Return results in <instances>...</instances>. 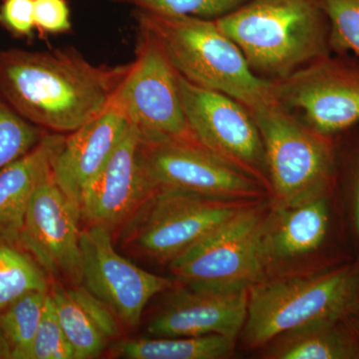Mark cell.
<instances>
[{
    "instance_id": "1",
    "label": "cell",
    "mask_w": 359,
    "mask_h": 359,
    "mask_svg": "<svg viewBox=\"0 0 359 359\" xmlns=\"http://www.w3.org/2000/svg\"><path fill=\"white\" fill-rule=\"evenodd\" d=\"M129 65H96L73 49L0 52V97L51 133L70 134L103 112Z\"/></svg>"
},
{
    "instance_id": "2",
    "label": "cell",
    "mask_w": 359,
    "mask_h": 359,
    "mask_svg": "<svg viewBox=\"0 0 359 359\" xmlns=\"http://www.w3.org/2000/svg\"><path fill=\"white\" fill-rule=\"evenodd\" d=\"M134 18L138 30L154 40L174 70L191 83L226 94L250 114L278 103L271 81L250 69L216 20L139 9Z\"/></svg>"
},
{
    "instance_id": "3",
    "label": "cell",
    "mask_w": 359,
    "mask_h": 359,
    "mask_svg": "<svg viewBox=\"0 0 359 359\" xmlns=\"http://www.w3.org/2000/svg\"><path fill=\"white\" fill-rule=\"evenodd\" d=\"M257 76H289L332 53L320 0H249L216 20Z\"/></svg>"
},
{
    "instance_id": "4",
    "label": "cell",
    "mask_w": 359,
    "mask_h": 359,
    "mask_svg": "<svg viewBox=\"0 0 359 359\" xmlns=\"http://www.w3.org/2000/svg\"><path fill=\"white\" fill-rule=\"evenodd\" d=\"M356 264L346 263L313 275L259 282L249 292L245 344L263 346L313 323L339 321L356 306Z\"/></svg>"
},
{
    "instance_id": "5",
    "label": "cell",
    "mask_w": 359,
    "mask_h": 359,
    "mask_svg": "<svg viewBox=\"0 0 359 359\" xmlns=\"http://www.w3.org/2000/svg\"><path fill=\"white\" fill-rule=\"evenodd\" d=\"M252 116L263 138L269 188L280 209L334 192L335 137L316 131L278 103Z\"/></svg>"
},
{
    "instance_id": "6",
    "label": "cell",
    "mask_w": 359,
    "mask_h": 359,
    "mask_svg": "<svg viewBox=\"0 0 359 359\" xmlns=\"http://www.w3.org/2000/svg\"><path fill=\"white\" fill-rule=\"evenodd\" d=\"M264 205L249 204L170 262L189 287L250 290L264 275L266 226Z\"/></svg>"
},
{
    "instance_id": "7",
    "label": "cell",
    "mask_w": 359,
    "mask_h": 359,
    "mask_svg": "<svg viewBox=\"0 0 359 359\" xmlns=\"http://www.w3.org/2000/svg\"><path fill=\"white\" fill-rule=\"evenodd\" d=\"M245 202L157 189L123 224L122 244L170 263L249 205Z\"/></svg>"
},
{
    "instance_id": "8",
    "label": "cell",
    "mask_w": 359,
    "mask_h": 359,
    "mask_svg": "<svg viewBox=\"0 0 359 359\" xmlns=\"http://www.w3.org/2000/svg\"><path fill=\"white\" fill-rule=\"evenodd\" d=\"M113 101L142 140H194L182 102L178 74L147 33L138 30L133 62Z\"/></svg>"
},
{
    "instance_id": "9",
    "label": "cell",
    "mask_w": 359,
    "mask_h": 359,
    "mask_svg": "<svg viewBox=\"0 0 359 359\" xmlns=\"http://www.w3.org/2000/svg\"><path fill=\"white\" fill-rule=\"evenodd\" d=\"M269 81L276 102L320 133L337 137L359 125L358 57L332 53Z\"/></svg>"
},
{
    "instance_id": "10",
    "label": "cell",
    "mask_w": 359,
    "mask_h": 359,
    "mask_svg": "<svg viewBox=\"0 0 359 359\" xmlns=\"http://www.w3.org/2000/svg\"><path fill=\"white\" fill-rule=\"evenodd\" d=\"M178 84L194 140L269 188L263 138L247 108L226 94L197 86L179 74Z\"/></svg>"
},
{
    "instance_id": "11",
    "label": "cell",
    "mask_w": 359,
    "mask_h": 359,
    "mask_svg": "<svg viewBox=\"0 0 359 359\" xmlns=\"http://www.w3.org/2000/svg\"><path fill=\"white\" fill-rule=\"evenodd\" d=\"M141 153L155 190L173 189L233 201L256 200L264 192L266 186L259 180L195 140L141 139Z\"/></svg>"
},
{
    "instance_id": "12",
    "label": "cell",
    "mask_w": 359,
    "mask_h": 359,
    "mask_svg": "<svg viewBox=\"0 0 359 359\" xmlns=\"http://www.w3.org/2000/svg\"><path fill=\"white\" fill-rule=\"evenodd\" d=\"M83 276L82 285L107 304L129 327L140 323L148 302L171 289L173 282L149 273L118 254L111 231L96 224L80 233Z\"/></svg>"
},
{
    "instance_id": "13",
    "label": "cell",
    "mask_w": 359,
    "mask_h": 359,
    "mask_svg": "<svg viewBox=\"0 0 359 359\" xmlns=\"http://www.w3.org/2000/svg\"><path fill=\"white\" fill-rule=\"evenodd\" d=\"M81 214L49 174L33 194L18 242L39 262L49 278L82 285L80 245Z\"/></svg>"
},
{
    "instance_id": "14",
    "label": "cell",
    "mask_w": 359,
    "mask_h": 359,
    "mask_svg": "<svg viewBox=\"0 0 359 359\" xmlns=\"http://www.w3.org/2000/svg\"><path fill=\"white\" fill-rule=\"evenodd\" d=\"M154 191L142 158L140 135L129 124L110 159L85 189L81 219L114 230L126 223Z\"/></svg>"
},
{
    "instance_id": "15",
    "label": "cell",
    "mask_w": 359,
    "mask_h": 359,
    "mask_svg": "<svg viewBox=\"0 0 359 359\" xmlns=\"http://www.w3.org/2000/svg\"><path fill=\"white\" fill-rule=\"evenodd\" d=\"M250 290L189 287L170 299L149 323L155 337L219 334L237 339L247 320Z\"/></svg>"
},
{
    "instance_id": "16",
    "label": "cell",
    "mask_w": 359,
    "mask_h": 359,
    "mask_svg": "<svg viewBox=\"0 0 359 359\" xmlns=\"http://www.w3.org/2000/svg\"><path fill=\"white\" fill-rule=\"evenodd\" d=\"M128 127L112 100L103 112L66 137L52 164V177L79 211L85 189L105 166Z\"/></svg>"
},
{
    "instance_id": "17",
    "label": "cell",
    "mask_w": 359,
    "mask_h": 359,
    "mask_svg": "<svg viewBox=\"0 0 359 359\" xmlns=\"http://www.w3.org/2000/svg\"><path fill=\"white\" fill-rule=\"evenodd\" d=\"M65 134L46 133L36 147L0 170V237L18 238L39 184L52 172Z\"/></svg>"
},
{
    "instance_id": "18",
    "label": "cell",
    "mask_w": 359,
    "mask_h": 359,
    "mask_svg": "<svg viewBox=\"0 0 359 359\" xmlns=\"http://www.w3.org/2000/svg\"><path fill=\"white\" fill-rule=\"evenodd\" d=\"M334 192L294 207L280 208L282 216L273 228H269V222L266 226V257L271 255L280 259L306 256L328 245L334 231Z\"/></svg>"
},
{
    "instance_id": "19",
    "label": "cell",
    "mask_w": 359,
    "mask_h": 359,
    "mask_svg": "<svg viewBox=\"0 0 359 359\" xmlns=\"http://www.w3.org/2000/svg\"><path fill=\"white\" fill-rule=\"evenodd\" d=\"M269 353L276 359H359V346L344 321H323L280 335Z\"/></svg>"
},
{
    "instance_id": "20",
    "label": "cell",
    "mask_w": 359,
    "mask_h": 359,
    "mask_svg": "<svg viewBox=\"0 0 359 359\" xmlns=\"http://www.w3.org/2000/svg\"><path fill=\"white\" fill-rule=\"evenodd\" d=\"M236 339L219 334L124 340L115 354L127 359H222L230 358Z\"/></svg>"
},
{
    "instance_id": "21",
    "label": "cell",
    "mask_w": 359,
    "mask_h": 359,
    "mask_svg": "<svg viewBox=\"0 0 359 359\" xmlns=\"http://www.w3.org/2000/svg\"><path fill=\"white\" fill-rule=\"evenodd\" d=\"M50 287L46 271L18 238L0 237V311L23 295Z\"/></svg>"
},
{
    "instance_id": "22",
    "label": "cell",
    "mask_w": 359,
    "mask_h": 359,
    "mask_svg": "<svg viewBox=\"0 0 359 359\" xmlns=\"http://www.w3.org/2000/svg\"><path fill=\"white\" fill-rule=\"evenodd\" d=\"M49 294L56 316L75 359L96 358L107 347L108 339L81 306L72 299L67 287L59 282L51 283Z\"/></svg>"
},
{
    "instance_id": "23",
    "label": "cell",
    "mask_w": 359,
    "mask_h": 359,
    "mask_svg": "<svg viewBox=\"0 0 359 359\" xmlns=\"http://www.w3.org/2000/svg\"><path fill=\"white\" fill-rule=\"evenodd\" d=\"M48 294L30 292L0 311V358L23 359L41 320Z\"/></svg>"
},
{
    "instance_id": "24",
    "label": "cell",
    "mask_w": 359,
    "mask_h": 359,
    "mask_svg": "<svg viewBox=\"0 0 359 359\" xmlns=\"http://www.w3.org/2000/svg\"><path fill=\"white\" fill-rule=\"evenodd\" d=\"M45 134L0 97V170L36 147Z\"/></svg>"
},
{
    "instance_id": "25",
    "label": "cell",
    "mask_w": 359,
    "mask_h": 359,
    "mask_svg": "<svg viewBox=\"0 0 359 359\" xmlns=\"http://www.w3.org/2000/svg\"><path fill=\"white\" fill-rule=\"evenodd\" d=\"M139 11L151 13L192 15L218 20L244 6L249 0H110Z\"/></svg>"
},
{
    "instance_id": "26",
    "label": "cell",
    "mask_w": 359,
    "mask_h": 359,
    "mask_svg": "<svg viewBox=\"0 0 359 359\" xmlns=\"http://www.w3.org/2000/svg\"><path fill=\"white\" fill-rule=\"evenodd\" d=\"M330 26L332 52L359 58V0H320Z\"/></svg>"
},
{
    "instance_id": "27",
    "label": "cell",
    "mask_w": 359,
    "mask_h": 359,
    "mask_svg": "<svg viewBox=\"0 0 359 359\" xmlns=\"http://www.w3.org/2000/svg\"><path fill=\"white\" fill-rule=\"evenodd\" d=\"M23 359H75L72 347L59 323L50 294L47 297L39 327Z\"/></svg>"
},
{
    "instance_id": "28",
    "label": "cell",
    "mask_w": 359,
    "mask_h": 359,
    "mask_svg": "<svg viewBox=\"0 0 359 359\" xmlns=\"http://www.w3.org/2000/svg\"><path fill=\"white\" fill-rule=\"evenodd\" d=\"M67 290L72 299L81 306L108 339H118L121 335L120 320L107 304L82 285L67 287Z\"/></svg>"
},
{
    "instance_id": "29",
    "label": "cell",
    "mask_w": 359,
    "mask_h": 359,
    "mask_svg": "<svg viewBox=\"0 0 359 359\" xmlns=\"http://www.w3.org/2000/svg\"><path fill=\"white\" fill-rule=\"evenodd\" d=\"M35 28L47 34H62L72 28L66 0H34Z\"/></svg>"
},
{
    "instance_id": "30",
    "label": "cell",
    "mask_w": 359,
    "mask_h": 359,
    "mask_svg": "<svg viewBox=\"0 0 359 359\" xmlns=\"http://www.w3.org/2000/svg\"><path fill=\"white\" fill-rule=\"evenodd\" d=\"M0 23L14 34L32 35L35 28L34 0H4L0 7Z\"/></svg>"
},
{
    "instance_id": "31",
    "label": "cell",
    "mask_w": 359,
    "mask_h": 359,
    "mask_svg": "<svg viewBox=\"0 0 359 359\" xmlns=\"http://www.w3.org/2000/svg\"><path fill=\"white\" fill-rule=\"evenodd\" d=\"M349 158L347 167L349 226L354 241L359 247V141Z\"/></svg>"
},
{
    "instance_id": "32",
    "label": "cell",
    "mask_w": 359,
    "mask_h": 359,
    "mask_svg": "<svg viewBox=\"0 0 359 359\" xmlns=\"http://www.w3.org/2000/svg\"><path fill=\"white\" fill-rule=\"evenodd\" d=\"M342 321L359 346V306H355L351 313L344 316Z\"/></svg>"
},
{
    "instance_id": "33",
    "label": "cell",
    "mask_w": 359,
    "mask_h": 359,
    "mask_svg": "<svg viewBox=\"0 0 359 359\" xmlns=\"http://www.w3.org/2000/svg\"><path fill=\"white\" fill-rule=\"evenodd\" d=\"M356 273H358V301H356V306H359V261L355 262Z\"/></svg>"
}]
</instances>
